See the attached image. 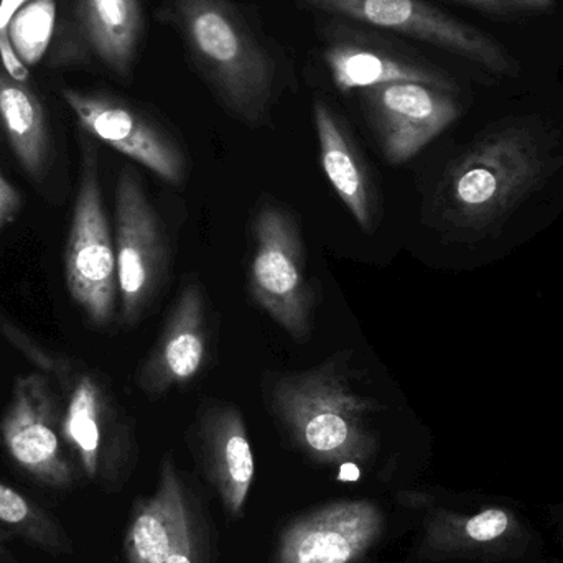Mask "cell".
Segmentation results:
<instances>
[{
    "mask_svg": "<svg viewBox=\"0 0 563 563\" xmlns=\"http://www.w3.org/2000/svg\"><path fill=\"white\" fill-rule=\"evenodd\" d=\"M324 63L334 85L344 92L366 91L393 82H422L446 91L453 89L452 79L437 69L353 43L331 45L324 52Z\"/></svg>",
    "mask_w": 563,
    "mask_h": 563,
    "instance_id": "d6986e66",
    "label": "cell"
},
{
    "mask_svg": "<svg viewBox=\"0 0 563 563\" xmlns=\"http://www.w3.org/2000/svg\"><path fill=\"white\" fill-rule=\"evenodd\" d=\"M191 58L228 112L250 125L267 121L277 66L228 0H172Z\"/></svg>",
    "mask_w": 563,
    "mask_h": 563,
    "instance_id": "3957f363",
    "label": "cell"
},
{
    "mask_svg": "<svg viewBox=\"0 0 563 563\" xmlns=\"http://www.w3.org/2000/svg\"><path fill=\"white\" fill-rule=\"evenodd\" d=\"M20 208H22V197L0 174V231L15 220Z\"/></svg>",
    "mask_w": 563,
    "mask_h": 563,
    "instance_id": "cb8c5ba5",
    "label": "cell"
},
{
    "mask_svg": "<svg viewBox=\"0 0 563 563\" xmlns=\"http://www.w3.org/2000/svg\"><path fill=\"white\" fill-rule=\"evenodd\" d=\"M496 16L541 15L554 10L555 0H460Z\"/></svg>",
    "mask_w": 563,
    "mask_h": 563,
    "instance_id": "603a6c76",
    "label": "cell"
},
{
    "mask_svg": "<svg viewBox=\"0 0 563 563\" xmlns=\"http://www.w3.org/2000/svg\"><path fill=\"white\" fill-rule=\"evenodd\" d=\"M0 525L46 554H71V539L55 516L5 483H0Z\"/></svg>",
    "mask_w": 563,
    "mask_h": 563,
    "instance_id": "44dd1931",
    "label": "cell"
},
{
    "mask_svg": "<svg viewBox=\"0 0 563 563\" xmlns=\"http://www.w3.org/2000/svg\"><path fill=\"white\" fill-rule=\"evenodd\" d=\"M250 291L254 301L295 341L310 336L314 290L295 218L279 205H264L253 224Z\"/></svg>",
    "mask_w": 563,
    "mask_h": 563,
    "instance_id": "277c9868",
    "label": "cell"
},
{
    "mask_svg": "<svg viewBox=\"0 0 563 563\" xmlns=\"http://www.w3.org/2000/svg\"><path fill=\"white\" fill-rule=\"evenodd\" d=\"M210 351V324L203 290L188 282L175 300L154 350L139 371V387L164 396L191 383L203 369Z\"/></svg>",
    "mask_w": 563,
    "mask_h": 563,
    "instance_id": "4fadbf2b",
    "label": "cell"
},
{
    "mask_svg": "<svg viewBox=\"0 0 563 563\" xmlns=\"http://www.w3.org/2000/svg\"><path fill=\"white\" fill-rule=\"evenodd\" d=\"M115 260L121 318L137 324L164 285L168 244L137 172L124 167L115 187Z\"/></svg>",
    "mask_w": 563,
    "mask_h": 563,
    "instance_id": "52a82bcc",
    "label": "cell"
},
{
    "mask_svg": "<svg viewBox=\"0 0 563 563\" xmlns=\"http://www.w3.org/2000/svg\"><path fill=\"white\" fill-rule=\"evenodd\" d=\"M320 162L333 190L364 231L376 224V200L366 165L338 115L327 102L313 106Z\"/></svg>",
    "mask_w": 563,
    "mask_h": 563,
    "instance_id": "e0dca14e",
    "label": "cell"
},
{
    "mask_svg": "<svg viewBox=\"0 0 563 563\" xmlns=\"http://www.w3.org/2000/svg\"><path fill=\"white\" fill-rule=\"evenodd\" d=\"M0 121L23 170L42 180L49 148L45 111L38 98L7 73H0Z\"/></svg>",
    "mask_w": 563,
    "mask_h": 563,
    "instance_id": "ffe728a7",
    "label": "cell"
},
{
    "mask_svg": "<svg viewBox=\"0 0 563 563\" xmlns=\"http://www.w3.org/2000/svg\"><path fill=\"white\" fill-rule=\"evenodd\" d=\"M311 9L390 30L460 56L496 76L518 75L519 63L495 36L423 0H298Z\"/></svg>",
    "mask_w": 563,
    "mask_h": 563,
    "instance_id": "8992f818",
    "label": "cell"
},
{
    "mask_svg": "<svg viewBox=\"0 0 563 563\" xmlns=\"http://www.w3.org/2000/svg\"><path fill=\"white\" fill-rule=\"evenodd\" d=\"M65 279L69 295L91 323L111 321L118 298V260L99 181L98 152L82 144L81 178L73 208L65 251Z\"/></svg>",
    "mask_w": 563,
    "mask_h": 563,
    "instance_id": "5b68a950",
    "label": "cell"
},
{
    "mask_svg": "<svg viewBox=\"0 0 563 563\" xmlns=\"http://www.w3.org/2000/svg\"><path fill=\"white\" fill-rule=\"evenodd\" d=\"M58 397L43 374L20 377L12 402L0 423L7 453L22 472L40 485L69 489L76 466L63 439Z\"/></svg>",
    "mask_w": 563,
    "mask_h": 563,
    "instance_id": "ba28073f",
    "label": "cell"
},
{
    "mask_svg": "<svg viewBox=\"0 0 563 563\" xmlns=\"http://www.w3.org/2000/svg\"><path fill=\"white\" fill-rule=\"evenodd\" d=\"M62 95L89 135L144 165L168 184L184 181L187 174L184 152L161 125L109 96L69 88L63 89Z\"/></svg>",
    "mask_w": 563,
    "mask_h": 563,
    "instance_id": "30bf717a",
    "label": "cell"
},
{
    "mask_svg": "<svg viewBox=\"0 0 563 563\" xmlns=\"http://www.w3.org/2000/svg\"><path fill=\"white\" fill-rule=\"evenodd\" d=\"M13 532L7 528H0V563H15V559L7 549V542L12 538Z\"/></svg>",
    "mask_w": 563,
    "mask_h": 563,
    "instance_id": "484cf974",
    "label": "cell"
},
{
    "mask_svg": "<svg viewBox=\"0 0 563 563\" xmlns=\"http://www.w3.org/2000/svg\"><path fill=\"white\" fill-rule=\"evenodd\" d=\"M558 141L536 121L516 119L476 139L443 175L437 217L470 238L496 233L544 187L555 168Z\"/></svg>",
    "mask_w": 563,
    "mask_h": 563,
    "instance_id": "6da1fadb",
    "label": "cell"
},
{
    "mask_svg": "<svg viewBox=\"0 0 563 563\" xmlns=\"http://www.w3.org/2000/svg\"><path fill=\"white\" fill-rule=\"evenodd\" d=\"M197 439L224 511L238 518L243 515L256 472L243 413L230 404H210L198 416Z\"/></svg>",
    "mask_w": 563,
    "mask_h": 563,
    "instance_id": "5bb4252c",
    "label": "cell"
},
{
    "mask_svg": "<svg viewBox=\"0 0 563 563\" xmlns=\"http://www.w3.org/2000/svg\"><path fill=\"white\" fill-rule=\"evenodd\" d=\"M350 356L344 351L311 369L279 374L267 387L282 430L323 465L367 462L377 450L373 419L380 406L357 389Z\"/></svg>",
    "mask_w": 563,
    "mask_h": 563,
    "instance_id": "7a4b0ae2",
    "label": "cell"
},
{
    "mask_svg": "<svg viewBox=\"0 0 563 563\" xmlns=\"http://www.w3.org/2000/svg\"><path fill=\"white\" fill-rule=\"evenodd\" d=\"M78 16L89 49L109 71L128 78L144 25L141 0H78Z\"/></svg>",
    "mask_w": 563,
    "mask_h": 563,
    "instance_id": "ac0fdd59",
    "label": "cell"
},
{
    "mask_svg": "<svg viewBox=\"0 0 563 563\" xmlns=\"http://www.w3.org/2000/svg\"><path fill=\"white\" fill-rule=\"evenodd\" d=\"M384 157L406 164L459 119L452 91L422 82H393L364 91Z\"/></svg>",
    "mask_w": 563,
    "mask_h": 563,
    "instance_id": "8fae6325",
    "label": "cell"
},
{
    "mask_svg": "<svg viewBox=\"0 0 563 563\" xmlns=\"http://www.w3.org/2000/svg\"><path fill=\"white\" fill-rule=\"evenodd\" d=\"M63 439L79 472L102 488L124 482L134 455V439L104 389L85 374L76 380L62 422Z\"/></svg>",
    "mask_w": 563,
    "mask_h": 563,
    "instance_id": "9c48e42d",
    "label": "cell"
},
{
    "mask_svg": "<svg viewBox=\"0 0 563 563\" xmlns=\"http://www.w3.org/2000/svg\"><path fill=\"white\" fill-rule=\"evenodd\" d=\"M526 539L519 516L503 506H488L468 516H437L429 531V544L435 552L492 561L515 558Z\"/></svg>",
    "mask_w": 563,
    "mask_h": 563,
    "instance_id": "2e32d148",
    "label": "cell"
},
{
    "mask_svg": "<svg viewBox=\"0 0 563 563\" xmlns=\"http://www.w3.org/2000/svg\"><path fill=\"white\" fill-rule=\"evenodd\" d=\"M165 563H200L198 558L197 542H195L194 531L185 536L181 544L178 545L177 551L165 561Z\"/></svg>",
    "mask_w": 563,
    "mask_h": 563,
    "instance_id": "d4e9b609",
    "label": "cell"
},
{
    "mask_svg": "<svg viewBox=\"0 0 563 563\" xmlns=\"http://www.w3.org/2000/svg\"><path fill=\"white\" fill-rule=\"evenodd\" d=\"M383 528L374 503H331L285 529L277 563H354L376 544Z\"/></svg>",
    "mask_w": 563,
    "mask_h": 563,
    "instance_id": "7c38bea8",
    "label": "cell"
},
{
    "mask_svg": "<svg viewBox=\"0 0 563 563\" xmlns=\"http://www.w3.org/2000/svg\"><path fill=\"white\" fill-rule=\"evenodd\" d=\"M55 2L53 0H29L20 7L10 20V42L23 65L33 66L48 48L55 25Z\"/></svg>",
    "mask_w": 563,
    "mask_h": 563,
    "instance_id": "7402d4cb",
    "label": "cell"
},
{
    "mask_svg": "<svg viewBox=\"0 0 563 563\" xmlns=\"http://www.w3.org/2000/svg\"><path fill=\"white\" fill-rule=\"evenodd\" d=\"M191 531L190 512L170 459L162 462L157 493L141 503L125 534L128 563H165Z\"/></svg>",
    "mask_w": 563,
    "mask_h": 563,
    "instance_id": "9a60e30c",
    "label": "cell"
}]
</instances>
